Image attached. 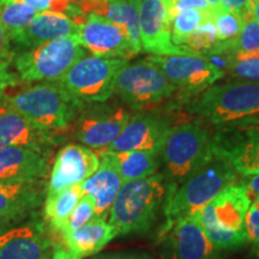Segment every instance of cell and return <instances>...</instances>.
Here are the masks:
<instances>
[{
  "mask_svg": "<svg viewBox=\"0 0 259 259\" xmlns=\"http://www.w3.org/2000/svg\"><path fill=\"white\" fill-rule=\"evenodd\" d=\"M97 259H149V258H139V257H136V255L116 254V255H105V257L97 258Z\"/></svg>",
  "mask_w": 259,
  "mask_h": 259,
  "instance_id": "obj_41",
  "label": "cell"
},
{
  "mask_svg": "<svg viewBox=\"0 0 259 259\" xmlns=\"http://www.w3.org/2000/svg\"><path fill=\"white\" fill-rule=\"evenodd\" d=\"M99 166L100 155L93 149L80 144L65 145L54 160L47 185V194L79 185L92 177Z\"/></svg>",
  "mask_w": 259,
  "mask_h": 259,
  "instance_id": "obj_19",
  "label": "cell"
},
{
  "mask_svg": "<svg viewBox=\"0 0 259 259\" xmlns=\"http://www.w3.org/2000/svg\"><path fill=\"white\" fill-rule=\"evenodd\" d=\"M131 118L127 107L118 103H84L73 121V137L84 147L101 150L112 144Z\"/></svg>",
  "mask_w": 259,
  "mask_h": 259,
  "instance_id": "obj_10",
  "label": "cell"
},
{
  "mask_svg": "<svg viewBox=\"0 0 259 259\" xmlns=\"http://www.w3.org/2000/svg\"><path fill=\"white\" fill-rule=\"evenodd\" d=\"M0 259H53L51 231L38 215L0 231Z\"/></svg>",
  "mask_w": 259,
  "mask_h": 259,
  "instance_id": "obj_15",
  "label": "cell"
},
{
  "mask_svg": "<svg viewBox=\"0 0 259 259\" xmlns=\"http://www.w3.org/2000/svg\"><path fill=\"white\" fill-rule=\"evenodd\" d=\"M208 122L194 119L173 126L160 150V162L164 169L167 189L191 176L213 156L212 131Z\"/></svg>",
  "mask_w": 259,
  "mask_h": 259,
  "instance_id": "obj_4",
  "label": "cell"
},
{
  "mask_svg": "<svg viewBox=\"0 0 259 259\" xmlns=\"http://www.w3.org/2000/svg\"><path fill=\"white\" fill-rule=\"evenodd\" d=\"M239 184L245 187L251 202L255 198H259V173L252 174V176H242L239 180Z\"/></svg>",
  "mask_w": 259,
  "mask_h": 259,
  "instance_id": "obj_38",
  "label": "cell"
},
{
  "mask_svg": "<svg viewBox=\"0 0 259 259\" xmlns=\"http://www.w3.org/2000/svg\"><path fill=\"white\" fill-rule=\"evenodd\" d=\"M219 44L218 31L212 19L209 18L203 22L198 28L185 40L184 46L196 54H203L212 50Z\"/></svg>",
  "mask_w": 259,
  "mask_h": 259,
  "instance_id": "obj_32",
  "label": "cell"
},
{
  "mask_svg": "<svg viewBox=\"0 0 259 259\" xmlns=\"http://www.w3.org/2000/svg\"><path fill=\"white\" fill-rule=\"evenodd\" d=\"M0 2H2V0H0Z\"/></svg>",
  "mask_w": 259,
  "mask_h": 259,
  "instance_id": "obj_45",
  "label": "cell"
},
{
  "mask_svg": "<svg viewBox=\"0 0 259 259\" xmlns=\"http://www.w3.org/2000/svg\"><path fill=\"white\" fill-rule=\"evenodd\" d=\"M18 83V78L15 73L9 71L8 65L0 64V102L4 99L5 94L9 92L11 87H15Z\"/></svg>",
  "mask_w": 259,
  "mask_h": 259,
  "instance_id": "obj_36",
  "label": "cell"
},
{
  "mask_svg": "<svg viewBox=\"0 0 259 259\" xmlns=\"http://www.w3.org/2000/svg\"><path fill=\"white\" fill-rule=\"evenodd\" d=\"M79 27L69 16L56 11L38 12L24 30L10 40L16 48L23 51L59 37L77 36Z\"/></svg>",
  "mask_w": 259,
  "mask_h": 259,
  "instance_id": "obj_24",
  "label": "cell"
},
{
  "mask_svg": "<svg viewBox=\"0 0 259 259\" xmlns=\"http://www.w3.org/2000/svg\"><path fill=\"white\" fill-rule=\"evenodd\" d=\"M53 259H83L101 251L118 233L106 220L94 218L69 234L51 232Z\"/></svg>",
  "mask_w": 259,
  "mask_h": 259,
  "instance_id": "obj_18",
  "label": "cell"
},
{
  "mask_svg": "<svg viewBox=\"0 0 259 259\" xmlns=\"http://www.w3.org/2000/svg\"><path fill=\"white\" fill-rule=\"evenodd\" d=\"M137 10L142 51L151 56L196 54L171 41V19L167 0H141Z\"/></svg>",
  "mask_w": 259,
  "mask_h": 259,
  "instance_id": "obj_14",
  "label": "cell"
},
{
  "mask_svg": "<svg viewBox=\"0 0 259 259\" xmlns=\"http://www.w3.org/2000/svg\"><path fill=\"white\" fill-rule=\"evenodd\" d=\"M238 180V173L228 160L213 153V156L184 179L174 189H167L163 211L166 216L162 234L178 220L200 212L226 187Z\"/></svg>",
  "mask_w": 259,
  "mask_h": 259,
  "instance_id": "obj_1",
  "label": "cell"
},
{
  "mask_svg": "<svg viewBox=\"0 0 259 259\" xmlns=\"http://www.w3.org/2000/svg\"><path fill=\"white\" fill-rule=\"evenodd\" d=\"M185 109L212 126L259 120V83L229 80L212 84L186 101Z\"/></svg>",
  "mask_w": 259,
  "mask_h": 259,
  "instance_id": "obj_2",
  "label": "cell"
},
{
  "mask_svg": "<svg viewBox=\"0 0 259 259\" xmlns=\"http://www.w3.org/2000/svg\"><path fill=\"white\" fill-rule=\"evenodd\" d=\"M51 153L23 147L0 149V183L45 180L50 171Z\"/></svg>",
  "mask_w": 259,
  "mask_h": 259,
  "instance_id": "obj_22",
  "label": "cell"
},
{
  "mask_svg": "<svg viewBox=\"0 0 259 259\" xmlns=\"http://www.w3.org/2000/svg\"><path fill=\"white\" fill-rule=\"evenodd\" d=\"M83 57L85 51L77 37L66 36L15 52L12 63L23 82H58Z\"/></svg>",
  "mask_w": 259,
  "mask_h": 259,
  "instance_id": "obj_7",
  "label": "cell"
},
{
  "mask_svg": "<svg viewBox=\"0 0 259 259\" xmlns=\"http://www.w3.org/2000/svg\"><path fill=\"white\" fill-rule=\"evenodd\" d=\"M166 194L163 174L124 183L109 210L108 223L118 235L148 232L156 221Z\"/></svg>",
  "mask_w": 259,
  "mask_h": 259,
  "instance_id": "obj_5",
  "label": "cell"
},
{
  "mask_svg": "<svg viewBox=\"0 0 259 259\" xmlns=\"http://www.w3.org/2000/svg\"><path fill=\"white\" fill-rule=\"evenodd\" d=\"M94 218H95V208H94L93 200L89 196L83 194L82 198L79 199V202L77 203L72 212L67 218L66 222L64 223V226L61 227L59 231L54 233H58V234H69V233L77 231L80 227L87 225Z\"/></svg>",
  "mask_w": 259,
  "mask_h": 259,
  "instance_id": "obj_33",
  "label": "cell"
},
{
  "mask_svg": "<svg viewBox=\"0 0 259 259\" xmlns=\"http://www.w3.org/2000/svg\"><path fill=\"white\" fill-rule=\"evenodd\" d=\"M250 204L245 187L234 183L200 210V222L215 248L233 250L247 244L245 218Z\"/></svg>",
  "mask_w": 259,
  "mask_h": 259,
  "instance_id": "obj_6",
  "label": "cell"
},
{
  "mask_svg": "<svg viewBox=\"0 0 259 259\" xmlns=\"http://www.w3.org/2000/svg\"><path fill=\"white\" fill-rule=\"evenodd\" d=\"M57 141L53 134L45 131L4 102H0V149L23 147L51 153Z\"/></svg>",
  "mask_w": 259,
  "mask_h": 259,
  "instance_id": "obj_21",
  "label": "cell"
},
{
  "mask_svg": "<svg viewBox=\"0 0 259 259\" xmlns=\"http://www.w3.org/2000/svg\"><path fill=\"white\" fill-rule=\"evenodd\" d=\"M205 2H208L210 5L213 6V8H219V6H221V0H205Z\"/></svg>",
  "mask_w": 259,
  "mask_h": 259,
  "instance_id": "obj_42",
  "label": "cell"
},
{
  "mask_svg": "<svg viewBox=\"0 0 259 259\" xmlns=\"http://www.w3.org/2000/svg\"><path fill=\"white\" fill-rule=\"evenodd\" d=\"M211 19L218 31L219 41L221 42H228L238 37L244 25V19L240 15L222 9L221 6L215 9Z\"/></svg>",
  "mask_w": 259,
  "mask_h": 259,
  "instance_id": "obj_31",
  "label": "cell"
},
{
  "mask_svg": "<svg viewBox=\"0 0 259 259\" xmlns=\"http://www.w3.org/2000/svg\"><path fill=\"white\" fill-rule=\"evenodd\" d=\"M250 4L251 0H221L220 5H221L222 9L235 12V14L240 15L242 17V15L250 10Z\"/></svg>",
  "mask_w": 259,
  "mask_h": 259,
  "instance_id": "obj_39",
  "label": "cell"
},
{
  "mask_svg": "<svg viewBox=\"0 0 259 259\" xmlns=\"http://www.w3.org/2000/svg\"><path fill=\"white\" fill-rule=\"evenodd\" d=\"M105 2H115V0H105Z\"/></svg>",
  "mask_w": 259,
  "mask_h": 259,
  "instance_id": "obj_44",
  "label": "cell"
},
{
  "mask_svg": "<svg viewBox=\"0 0 259 259\" xmlns=\"http://www.w3.org/2000/svg\"><path fill=\"white\" fill-rule=\"evenodd\" d=\"M147 59L160 67L185 102L225 77V72L216 69L202 54L151 56Z\"/></svg>",
  "mask_w": 259,
  "mask_h": 259,
  "instance_id": "obj_11",
  "label": "cell"
},
{
  "mask_svg": "<svg viewBox=\"0 0 259 259\" xmlns=\"http://www.w3.org/2000/svg\"><path fill=\"white\" fill-rule=\"evenodd\" d=\"M173 127L169 115L144 109L131 115L118 138L105 149V153H122L132 150H149L160 153L162 143Z\"/></svg>",
  "mask_w": 259,
  "mask_h": 259,
  "instance_id": "obj_13",
  "label": "cell"
},
{
  "mask_svg": "<svg viewBox=\"0 0 259 259\" xmlns=\"http://www.w3.org/2000/svg\"><path fill=\"white\" fill-rule=\"evenodd\" d=\"M212 145L240 176L259 173V120L213 126Z\"/></svg>",
  "mask_w": 259,
  "mask_h": 259,
  "instance_id": "obj_12",
  "label": "cell"
},
{
  "mask_svg": "<svg viewBox=\"0 0 259 259\" xmlns=\"http://www.w3.org/2000/svg\"><path fill=\"white\" fill-rule=\"evenodd\" d=\"M122 183L141 180L154 176L160 167V153L149 150H132L111 153Z\"/></svg>",
  "mask_w": 259,
  "mask_h": 259,
  "instance_id": "obj_25",
  "label": "cell"
},
{
  "mask_svg": "<svg viewBox=\"0 0 259 259\" xmlns=\"http://www.w3.org/2000/svg\"><path fill=\"white\" fill-rule=\"evenodd\" d=\"M37 12L42 11H56L66 14L71 5L69 0H22Z\"/></svg>",
  "mask_w": 259,
  "mask_h": 259,
  "instance_id": "obj_35",
  "label": "cell"
},
{
  "mask_svg": "<svg viewBox=\"0 0 259 259\" xmlns=\"http://www.w3.org/2000/svg\"><path fill=\"white\" fill-rule=\"evenodd\" d=\"M46 194L45 180L0 183V231L37 216Z\"/></svg>",
  "mask_w": 259,
  "mask_h": 259,
  "instance_id": "obj_17",
  "label": "cell"
},
{
  "mask_svg": "<svg viewBox=\"0 0 259 259\" xmlns=\"http://www.w3.org/2000/svg\"><path fill=\"white\" fill-rule=\"evenodd\" d=\"M250 11L252 18H253L257 23H259V0H251Z\"/></svg>",
  "mask_w": 259,
  "mask_h": 259,
  "instance_id": "obj_40",
  "label": "cell"
},
{
  "mask_svg": "<svg viewBox=\"0 0 259 259\" xmlns=\"http://www.w3.org/2000/svg\"><path fill=\"white\" fill-rule=\"evenodd\" d=\"M38 12L22 0L0 2V22L9 40L24 30L34 21Z\"/></svg>",
  "mask_w": 259,
  "mask_h": 259,
  "instance_id": "obj_27",
  "label": "cell"
},
{
  "mask_svg": "<svg viewBox=\"0 0 259 259\" xmlns=\"http://www.w3.org/2000/svg\"><path fill=\"white\" fill-rule=\"evenodd\" d=\"M215 11V10H213ZM213 11L186 10L174 16L171 19V41L177 46L185 47V40L206 19L211 18Z\"/></svg>",
  "mask_w": 259,
  "mask_h": 259,
  "instance_id": "obj_28",
  "label": "cell"
},
{
  "mask_svg": "<svg viewBox=\"0 0 259 259\" xmlns=\"http://www.w3.org/2000/svg\"><path fill=\"white\" fill-rule=\"evenodd\" d=\"M247 242H250L252 252L259 257V198L252 200L245 218Z\"/></svg>",
  "mask_w": 259,
  "mask_h": 259,
  "instance_id": "obj_34",
  "label": "cell"
},
{
  "mask_svg": "<svg viewBox=\"0 0 259 259\" xmlns=\"http://www.w3.org/2000/svg\"><path fill=\"white\" fill-rule=\"evenodd\" d=\"M226 76L231 80L259 83V51L234 54Z\"/></svg>",
  "mask_w": 259,
  "mask_h": 259,
  "instance_id": "obj_30",
  "label": "cell"
},
{
  "mask_svg": "<svg viewBox=\"0 0 259 259\" xmlns=\"http://www.w3.org/2000/svg\"><path fill=\"white\" fill-rule=\"evenodd\" d=\"M127 63L124 59L83 57L58 82L82 103L108 101L114 94L118 71Z\"/></svg>",
  "mask_w": 259,
  "mask_h": 259,
  "instance_id": "obj_9",
  "label": "cell"
},
{
  "mask_svg": "<svg viewBox=\"0 0 259 259\" xmlns=\"http://www.w3.org/2000/svg\"><path fill=\"white\" fill-rule=\"evenodd\" d=\"M114 93L130 108L144 111L171 99L177 89L160 67L143 59L121 66L116 74Z\"/></svg>",
  "mask_w": 259,
  "mask_h": 259,
  "instance_id": "obj_8",
  "label": "cell"
},
{
  "mask_svg": "<svg viewBox=\"0 0 259 259\" xmlns=\"http://www.w3.org/2000/svg\"><path fill=\"white\" fill-rule=\"evenodd\" d=\"M82 185H74L57 193L46 194L45 200V221L51 232H58L66 222L74 206L82 198Z\"/></svg>",
  "mask_w": 259,
  "mask_h": 259,
  "instance_id": "obj_26",
  "label": "cell"
},
{
  "mask_svg": "<svg viewBox=\"0 0 259 259\" xmlns=\"http://www.w3.org/2000/svg\"><path fill=\"white\" fill-rule=\"evenodd\" d=\"M76 37L82 47L95 57L127 60L137 56L126 29L100 16H87L85 22L79 25Z\"/></svg>",
  "mask_w": 259,
  "mask_h": 259,
  "instance_id": "obj_16",
  "label": "cell"
},
{
  "mask_svg": "<svg viewBox=\"0 0 259 259\" xmlns=\"http://www.w3.org/2000/svg\"><path fill=\"white\" fill-rule=\"evenodd\" d=\"M122 184L112 154L100 151L99 168L92 177L80 184L83 194L89 196L93 200L95 218L103 220L108 218L109 210Z\"/></svg>",
  "mask_w": 259,
  "mask_h": 259,
  "instance_id": "obj_23",
  "label": "cell"
},
{
  "mask_svg": "<svg viewBox=\"0 0 259 259\" xmlns=\"http://www.w3.org/2000/svg\"><path fill=\"white\" fill-rule=\"evenodd\" d=\"M15 57V51H12L11 44L6 35V32L3 28L2 22H0V64L9 65L12 64Z\"/></svg>",
  "mask_w": 259,
  "mask_h": 259,
  "instance_id": "obj_37",
  "label": "cell"
},
{
  "mask_svg": "<svg viewBox=\"0 0 259 259\" xmlns=\"http://www.w3.org/2000/svg\"><path fill=\"white\" fill-rule=\"evenodd\" d=\"M166 250L169 259H212L215 246L209 240L199 213L174 222L166 232Z\"/></svg>",
  "mask_w": 259,
  "mask_h": 259,
  "instance_id": "obj_20",
  "label": "cell"
},
{
  "mask_svg": "<svg viewBox=\"0 0 259 259\" xmlns=\"http://www.w3.org/2000/svg\"><path fill=\"white\" fill-rule=\"evenodd\" d=\"M126 2L130 3V4H131V5H134L135 8H137L138 4H139V2H141V0H126Z\"/></svg>",
  "mask_w": 259,
  "mask_h": 259,
  "instance_id": "obj_43",
  "label": "cell"
},
{
  "mask_svg": "<svg viewBox=\"0 0 259 259\" xmlns=\"http://www.w3.org/2000/svg\"><path fill=\"white\" fill-rule=\"evenodd\" d=\"M3 102L50 134L66 131L84 103L71 96L59 82H44L6 93Z\"/></svg>",
  "mask_w": 259,
  "mask_h": 259,
  "instance_id": "obj_3",
  "label": "cell"
},
{
  "mask_svg": "<svg viewBox=\"0 0 259 259\" xmlns=\"http://www.w3.org/2000/svg\"><path fill=\"white\" fill-rule=\"evenodd\" d=\"M244 25H242L240 34L234 40L228 42H222L228 51L233 54L238 53H252L259 51V23L254 21L248 10L242 16Z\"/></svg>",
  "mask_w": 259,
  "mask_h": 259,
  "instance_id": "obj_29",
  "label": "cell"
}]
</instances>
